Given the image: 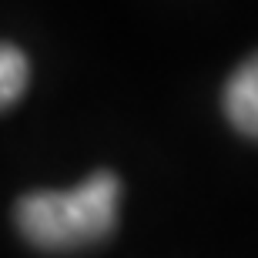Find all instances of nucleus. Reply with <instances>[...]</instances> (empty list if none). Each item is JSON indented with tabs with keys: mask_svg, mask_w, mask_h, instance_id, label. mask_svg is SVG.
I'll use <instances>...</instances> for the list:
<instances>
[{
	"mask_svg": "<svg viewBox=\"0 0 258 258\" xmlns=\"http://www.w3.org/2000/svg\"><path fill=\"white\" fill-rule=\"evenodd\" d=\"M30 81V60L27 54L17 47V44H0V111L10 107L24 91H27Z\"/></svg>",
	"mask_w": 258,
	"mask_h": 258,
	"instance_id": "7ed1b4c3",
	"label": "nucleus"
},
{
	"mask_svg": "<svg viewBox=\"0 0 258 258\" xmlns=\"http://www.w3.org/2000/svg\"><path fill=\"white\" fill-rule=\"evenodd\" d=\"M121 178L94 171L67 191H30L17 201L14 218L20 235L44 251H74L104 241L117 225Z\"/></svg>",
	"mask_w": 258,
	"mask_h": 258,
	"instance_id": "f257e3e1",
	"label": "nucleus"
},
{
	"mask_svg": "<svg viewBox=\"0 0 258 258\" xmlns=\"http://www.w3.org/2000/svg\"><path fill=\"white\" fill-rule=\"evenodd\" d=\"M225 114L241 134L258 138V54L248 57L245 64L228 77L225 94H221Z\"/></svg>",
	"mask_w": 258,
	"mask_h": 258,
	"instance_id": "f03ea898",
	"label": "nucleus"
}]
</instances>
